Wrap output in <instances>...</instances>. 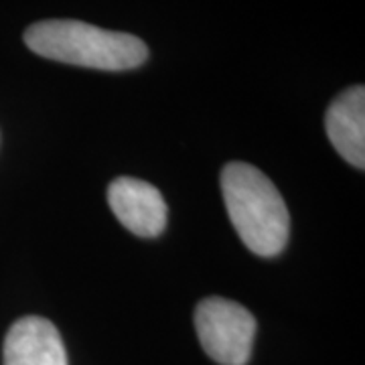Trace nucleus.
I'll return each mask as SVG.
<instances>
[{
    "instance_id": "nucleus-1",
    "label": "nucleus",
    "mask_w": 365,
    "mask_h": 365,
    "mask_svg": "<svg viewBox=\"0 0 365 365\" xmlns=\"http://www.w3.org/2000/svg\"><path fill=\"white\" fill-rule=\"evenodd\" d=\"M26 47L45 59L100 71L136 69L148 59L144 41L81 21H41L25 31Z\"/></svg>"
},
{
    "instance_id": "nucleus-2",
    "label": "nucleus",
    "mask_w": 365,
    "mask_h": 365,
    "mask_svg": "<svg viewBox=\"0 0 365 365\" xmlns=\"http://www.w3.org/2000/svg\"><path fill=\"white\" fill-rule=\"evenodd\" d=\"M222 193L244 246L262 258L278 256L288 242L290 217L274 182L248 163H230L222 170Z\"/></svg>"
},
{
    "instance_id": "nucleus-3",
    "label": "nucleus",
    "mask_w": 365,
    "mask_h": 365,
    "mask_svg": "<svg viewBox=\"0 0 365 365\" xmlns=\"http://www.w3.org/2000/svg\"><path fill=\"white\" fill-rule=\"evenodd\" d=\"M195 327L203 349L220 365H246L256 337V319L234 300L211 297L199 302Z\"/></svg>"
},
{
    "instance_id": "nucleus-4",
    "label": "nucleus",
    "mask_w": 365,
    "mask_h": 365,
    "mask_svg": "<svg viewBox=\"0 0 365 365\" xmlns=\"http://www.w3.org/2000/svg\"><path fill=\"white\" fill-rule=\"evenodd\" d=\"M108 203L118 222L140 237H157L167 225V203L150 182L120 177L108 187Z\"/></svg>"
},
{
    "instance_id": "nucleus-5",
    "label": "nucleus",
    "mask_w": 365,
    "mask_h": 365,
    "mask_svg": "<svg viewBox=\"0 0 365 365\" xmlns=\"http://www.w3.org/2000/svg\"><path fill=\"white\" fill-rule=\"evenodd\" d=\"M4 365H67L57 327L41 317L19 319L4 339Z\"/></svg>"
},
{
    "instance_id": "nucleus-6",
    "label": "nucleus",
    "mask_w": 365,
    "mask_h": 365,
    "mask_svg": "<svg viewBox=\"0 0 365 365\" xmlns=\"http://www.w3.org/2000/svg\"><path fill=\"white\" fill-rule=\"evenodd\" d=\"M327 134L349 165L365 167V88L353 86L339 93L327 110Z\"/></svg>"
}]
</instances>
